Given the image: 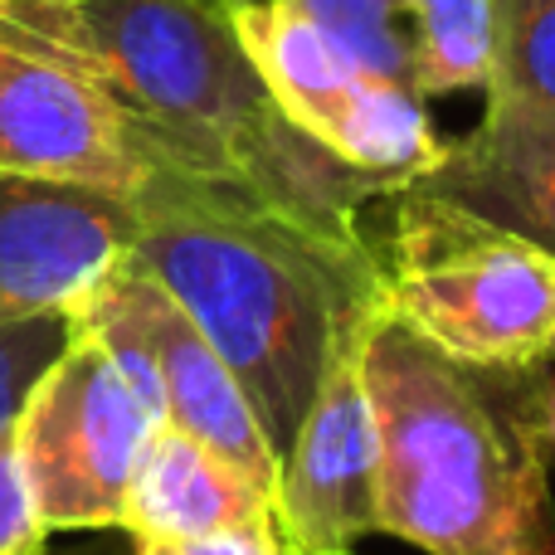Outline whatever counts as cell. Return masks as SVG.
<instances>
[{"label": "cell", "instance_id": "obj_1", "mask_svg": "<svg viewBox=\"0 0 555 555\" xmlns=\"http://www.w3.org/2000/svg\"><path fill=\"white\" fill-rule=\"evenodd\" d=\"M137 254L224 356L283 459L332 346L385 297L380 249L220 176L156 162L132 191Z\"/></svg>", "mask_w": 555, "mask_h": 555}, {"label": "cell", "instance_id": "obj_2", "mask_svg": "<svg viewBox=\"0 0 555 555\" xmlns=\"http://www.w3.org/2000/svg\"><path fill=\"white\" fill-rule=\"evenodd\" d=\"M0 35L78 64L127 107L156 162L220 176L336 234H365L385 181L293 127L215 0H0Z\"/></svg>", "mask_w": 555, "mask_h": 555}, {"label": "cell", "instance_id": "obj_3", "mask_svg": "<svg viewBox=\"0 0 555 555\" xmlns=\"http://www.w3.org/2000/svg\"><path fill=\"white\" fill-rule=\"evenodd\" d=\"M531 371L453 361L385 312L365 322L375 531L429 555H555Z\"/></svg>", "mask_w": 555, "mask_h": 555}, {"label": "cell", "instance_id": "obj_4", "mask_svg": "<svg viewBox=\"0 0 555 555\" xmlns=\"http://www.w3.org/2000/svg\"><path fill=\"white\" fill-rule=\"evenodd\" d=\"M385 312L453 361L527 371L555 341V259L439 195L395 191L380 254Z\"/></svg>", "mask_w": 555, "mask_h": 555}, {"label": "cell", "instance_id": "obj_5", "mask_svg": "<svg viewBox=\"0 0 555 555\" xmlns=\"http://www.w3.org/2000/svg\"><path fill=\"white\" fill-rule=\"evenodd\" d=\"M259 68L278 113L346 166L404 191L429 176L443 142L420 88L361 68L297 0H215Z\"/></svg>", "mask_w": 555, "mask_h": 555}, {"label": "cell", "instance_id": "obj_6", "mask_svg": "<svg viewBox=\"0 0 555 555\" xmlns=\"http://www.w3.org/2000/svg\"><path fill=\"white\" fill-rule=\"evenodd\" d=\"M166 414L137 390L103 341L68 332L20 410L15 439L49 531H122L127 492Z\"/></svg>", "mask_w": 555, "mask_h": 555}, {"label": "cell", "instance_id": "obj_7", "mask_svg": "<svg viewBox=\"0 0 555 555\" xmlns=\"http://www.w3.org/2000/svg\"><path fill=\"white\" fill-rule=\"evenodd\" d=\"M371 312L332 346L322 385L287 453L278 459V482L269 498L273 555H356V541L375 537L380 439H375V410L361 375Z\"/></svg>", "mask_w": 555, "mask_h": 555}, {"label": "cell", "instance_id": "obj_8", "mask_svg": "<svg viewBox=\"0 0 555 555\" xmlns=\"http://www.w3.org/2000/svg\"><path fill=\"white\" fill-rule=\"evenodd\" d=\"M152 166V142L107 88L49 49L0 35V171L132 195Z\"/></svg>", "mask_w": 555, "mask_h": 555}, {"label": "cell", "instance_id": "obj_9", "mask_svg": "<svg viewBox=\"0 0 555 555\" xmlns=\"http://www.w3.org/2000/svg\"><path fill=\"white\" fill-rule=\"evenodd\" d=\"M132 254V195L0 171V317L74 322Z\"/></svg>", "mask_w": 555, "mask_h": 555}, {"label": "cell", "instance_id": "obj_10", "mask_svg": "<svg viewBox=\"0 0 555 555\" xmlns=\"http://www.w3.org/2000/svg\"><path fill=\"white\" fill-rule=\"evenodd\" d=\"M107 293L132 317V326L142 332L146 351H152L156 375H162V395H166V424L201 443H210L215 453L240 463L249 478L273 488L278 453L269 449L259 420H254L249 395L240 390L234 371L224 365V356L205 341L201 326L181 312V302L137 259H127L122 269L107 278Z\"/></svg>", "mask_w": 555, "mask_h": 555}, {"label": "cell", "instance_id": "obj_11", "mask_svg": "<svg viewBox=\"0 0 555 555\" xmlns=\"http://www.w3.org/2000/svg\"><path fill=\"white\" fill-rule=\"evenodd\" d=\"M414 185L555 259V117L488 103L482 122L459 142H443L439 166Z\"/></svg>", "mask_w": 555, "mask_h": 555}, {"label": "cell", "instance_id": "obj_12", "mask_svg": "<svg viewBox=\"0 0 555 555\" xmlns=\"http://www.w3.org/2000/svg\"><path fill=\"white\" fill-rule=\"evenodd\" d=\"M273 488L215 453L210 443L162 424L127 492L122 531L132 541H205L269 517Z\"/></svg>", "mask_w": 555, "mask_h": 555}, {"label": "cell", "instance_id": "obj_13", "mask_svg": "<svg viewBox=\"0 0 555 555\" xmlns=\"http://www.w3.org/2000/svg\"><path fill=\"white\" fill-rule=\"evenodd\" d=\"M420 98L492 93L498 0H404Z\"/></svg>", "mask_w": 555, "mask_h": 555}, {"label": "cell", "instance_id": "obj_14", "mask_svg": "<svg viewBox=\"0 0 555 555\" xmlns=\"http://www.w3.org/2000/svg\"><path fill=\"white\" fill-rule=\"evenodd\" d=\"M488 103L555 117V0H498V74Z\"/></svg>", "mask_w": 555, "mask_h": 555}, {"label": "cell", "instance_id": "obj_15", "mask_svg": "<svg viewBox=\"0 0 555 555\" xmlns=\"http://www.w3.org/2000/svg\"><path fill=\"white\" fill-rule=\"evenodd\" d=\"M297 5H302L361 68L400 78V83L414 88L404 0H297Z\"/></svg>", "mask_w": 555, "mask_h": 555}, {"label": "cell", "instance_id": "obj_16", "mask_svg": "<svg viewBox=\"0 0 555 555\" xmlns=\"http://www.w3.org/2000/svg\"><path fill=\"white\" fill-rule=\"evenodd\" d=\"M68 332L74 322L64 317H0V439L15 434L29 390L68 346Z\"/></svg>", "mask_w": 555, "mask_h": 555}, {"label": "cell", "instance_id": "obj_17", "mask_svg": "<svg viewBox=\"0 0 555 555\" xmlns=\"http://www.w3.org/2000/svg\"><path fill=\"white\" fill-rule=\"evenodd\" d=\"M54 531L44 527V512L35 498V478L25 468L20 439H0V555H44Z\"/></svg>", "mask_w": 555, "mask_h": 555}, {"label": "cell", "instance_id": "obj_18", "mask_svg": "<svg viewBox=\"0 0 555 555\" xmlns=\"http://www.w3.org/2000/svg\"><path fill=\"white\" fill-rule=\"evenodd\" d=\"M132 555H273L269 517L205 541H132Z\"/></svg>", "mask_w": 555, "mask_h": 555}, {"label": "cell", "instance_id": "obj_19", "mask_svg": "<svg viewBox=\"0 0 555 555\" xmlns=\"http://www.w3.org/2000/svg\"><path fill=\"white\" fill-rule=\"evenodd\" d=\"M531 414H537V434L546 443V459H555V361H541L531 371Z\"/></svg>", "mask_w": 555, "mask_h": 555}, {"label": "cell", "instance_id": "obj_20", "mask_svg": "<svg viewBox=\"0 0 555 555\" xmlns=\"http://www.w3.org/2000/svg\"><path fill=\"white\" fill-rule=\"evenodd\" d=\"M20 5H74V0H20Z\"/></svg>", "mask_w": 555, "mask_h": 555}, {"label": "cell", "instance_id": "obj_21", "mask_svg": "<svg viewBox=\"0 0 555 555\" xmlns=\"http://www.w3.org/2000/svg\"><path fill=\"white\" fill-rule=\"evenodd\" d=\"M49 555V551H44ZM74 555H113V551H74Z\"/></svg>", "mask_w": 555, "mask_h": 555}, {"label": "cell", "instance_id": "obj_22", "mask_svg": "<svg viewBox=\"0 0 555 555\" xmlns=\"http://www.w3.org/2000/svg\"><path fill=\"white\" fill-rule=\"evenodd\" d=\"M546 361H555V341H551V356H546Z\"/></svg>", "mask_w": 555, "mask_h": 555}]
</instances>
